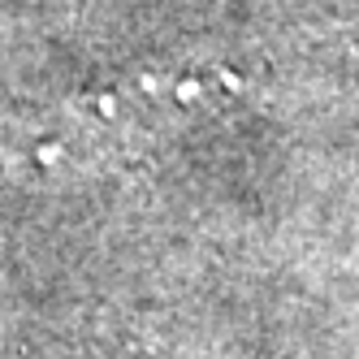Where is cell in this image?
Listing matches in <instances>:
<instances>
[{"label":"cell","instance_id":"obj_1","mask_svg":"<svg viewBox=\"0 0 359 359\" xmlns=\"http://www.w3.org/2000/svg\"><path fill=\"white\" fill-rule=\"evenodd\" d=\"M225 83L229 74L208 69V74H143V79L95 87L61 113V135L53 139V147L57 156H65V151L95 156V151L135 147L139 139L165 135L173 121L195 113L199 100H208Z\"/></svg>","mask_w":359,"mask_h":359}]
</instances>
